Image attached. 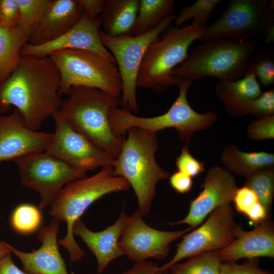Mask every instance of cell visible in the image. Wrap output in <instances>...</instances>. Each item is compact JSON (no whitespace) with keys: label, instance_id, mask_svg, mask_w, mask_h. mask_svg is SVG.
I'll list each match as a JSON object with an SVG mask.
<instances>
[{"label":"cell","instance_id":"6da1fadb","mask_svg":"<svg viewBox=\"0 0 274 274\" xmlns=\"http://www.w3.org/2000/svg\"><path fill=\"white\" fill-rule=\"evenodd\" d=\"M60 74L49 57L22 55L16 69L0 81V115L14 107L26 126L38 131L43 123L58 111Z\"/></svg>","mask_w":274,"mask_h":274},{"label":"cell","instance_id":"7a4b0ae2","mask_svg":"<svg viewBox=\"0 0 274 274\" xmlns=\"http://www.w3.org/2000/svg\"><path fill=\"white\" fill-rule=\"evenodd\" d=\"M121 99L100 90L73 87L58 109L68 124L109 155L116 158L125 136H117L109 121L111 110Z\"/></svg>","mask_w":274,"mask_h":274},{"label":"cell","instance_id":"3957f363","mask_svg":"<svg viewBox=\"0 0 274 274\" xmlns=\"http://www.w3.org/2000/svg\"><path fill=\"white\" fill-rule=\"evenodd\" d=\"M113 166L114 175L125 178L136 195L143 217L150 210L157 183L169 177L155 159L158 149L156 133L137 127L129 128Z\"/></svg>","mask_w":274,"mask_h":274},{"label":"cell","instance_id":"277c9868","mask_svg":"<svg viewBox=\"0 0 274 274\" xmlns=\"http://www.w3.org/2000/svg\"><path fill=\"white\" fill-rule=\"evenodd\" d=\"M258 44L256 39L236 41L217 39L193 49L187 59L172 73L175 85L188 83L206 76L221 81L241 79L247 71L252 54Z\"/></svg>","mask_w":274,"mask_h":274},{"label":"cell","instance_id":"5b68a950","mask_svg":"<svg viewBox=\"0 0 274 274\" xmlns=\"http://www.w3.org/2000/svg\"><path fill=\"white\" fill-rule=\"evenodd\" d=\"M130 187L125 178L114 175L113 166H107L101 167L93 176L66 185L50 205V215L66 224V234L58 244L67 251L72 262L79 261L85 255L74 236L73 228L75 222L97 199L110 193L127 191Z\"/></svg>","mask_w":274,"mask_h":274},{"label":"cell","instance_id":"8992f818","mask_svg":"<svg viewBox=\"0 0 274 274\" xmlns=\"http://www.w3.org/2000/svg\"><path fill=\"white\" fill-rule=\"evenodd\" d=\"M203 28L192 22L183 27H169L148 48L142 62L137 86L156 93L165 91L175 85L172 73L188 57L189 48L199 40Z\"/></svg>","mask_w":274,"mask_h":274},{"label":"cell","instance_id":"52a82bcc","mask_svg":"<svg viewBox=\"0 0 274 274\" xmlns=\"http://www.w3.org/2000/svg\"><path fill=\"white\" fill-rule=\"evenodd\" d=\"M190 85L182 84L178 86L179 94L177 98L168 110L161 115L142 117L122 107L112 109L109 118L114 133L117 136H123L132 127L154 133L173 128L177 131L180 140L188 143L195 131L208 128L217 120V115L213 111L200 114L191 107L187 98Z\"/></svg>","mask_w":274,"mask_h":274},{"label":"cell","instance_id":"ba28073f","mask_svg":"<svg viewBox=\"0 0 274 274\" xmlns=\"http://www.w3.org/2000/svg\"><path fill=\"white\" fill-rule=\"evenodd\" d=\"M60 74L59 94L67 95L73 87L95 88L119 98L122 82L116 64L88 50L66 49L49 56Z\"/></svg>","mask_w":274,"mask_h":274},{"label":"cell","instance_id":"9c48e42d","mask_svg":"<svg viewBox=\"0 0 274 274\" xmlns=\"http://www.w3.org/2000/svg\"><path fill=\"white\" fill-rule=\"evenodd\" d=\"M177 15L165 17L150 31L139 36L124 35L110 37L100 30L99 35L104 46L114 57L122 82L121 106L132 113H138L137 79L144 56L154 42L168 28Z\"/></svg>","mask_w":274,"mask_h":274},{"label":"cell","instance_id":"30bf717a","mask_svg":"<svg viewBox=\"0 0 274 274\" xmlns=\"http://www.w3.org/2000/svg\"><path fill=\"white\" fill-rule=\"evenodd\" d=\"M273 21V8L266 0H231L222 14L202 29L199 40L256 39L266 35Z\"/></svg>","mask_w":274,"mask_h":274},{"label":"cell","instance_id":"8fae6325","mask_svg":"<svg viewBox=\"0 0 274 274\" xmlns=\"http://www.w3.org/2000/svg\"><path fill=\"white\" fill-rule=\"evenodd\" d=\"M12 161L18 167L22 185L39 193L41 209L50 205L66 185L87 177L86 171L45 151L31 153Z\"/></svg>","mask_w":274,"mask_h":274},{"label":"cell","instance_id":"7c38bea8","mask_svg":"<svg viewBox=\"0 0 274 274\" xmlns=\"http://www.w3.org/2000/svg\"><path fill=\"white\" fill-rule=\"evenodd\" d=\"M236 226L231 203L217 208L209 214L200 226L182 236L183 239L177 244L176 253L172 259L158 267L157 270L167 271L183 259L224 248L234 240Z\"/></svg>","mask_w":274,"mask_h":274},{"label":"cell","instance_id":"4fadbf2b","mask_svg":"<svg viewBox=\"0 0 274 274\" xmlns=\"http://www.w3.org/2000/svg\"><path fill=\"white\" fill-rule=\"evenodd\" d=\"M51 117L55 130L46 153L86 172L114 165L115 158L75 130L58 111Z\"/></svg>","mask_w":274,"mask_h":274},{"label":"cell","instance_id":"5bb4252c","mask_svg":"<svg viewBox=\"0 0 274 274\" xmlns=\"http://www.w3.org/2000/svg\"><path fill=\"white\" fill-rule=\"evenodd\" d=\"M191 230L190 227L178 231L155 229L144 222L137 210L128 217L119 245L123 255L136 263L148 258L162 260L169 254L170 244Z\"/></svg>","mask_w":274,"mask_h":274},{"label":"cell","instance_id":"9a60e30c","mask_svg":"<svg viewBox=\"0 0 274 274\" xmlns=\"http://www.w3.org/2000/svg\"><path fill=\"white\" fill-rule=\"evenodd\" d=\"M101 25L100 16L91 19L84 13L74 26L55 40L38 45L26 43L22 48L21 55L45 58L60 50H85L98 54L116 64L114 57L101 41L99 35Z\"/></svg>","mask_w":274,"mask_h":274},{"label":"cell","instance_id":"2e32d148","mask_svg":"<svg viewBox=\"0 0 274 274\" xmlns=\"http://www.w3.org/2000/svg\"><path fill=\"white\" fill-rule=\"evenodd\" d=\"M201 191L190 203L189 212L183 219L172 225L187 224L192 229L217 208L232 202L238 188L233 175L227 169L215 165L207 172L201 185Z\"/></svg>","mask_w":274,"mask_h":274},{"label":"cell","instance_id":"e0dca14e","mask_svg":"<svg viewBox=\"0 0 274 274\" xmlns=\"http://www.w3.org/2000/svg\"><path fill=\"white\" fill-rule=\"evenodd\" d=\"M53 133L28 128L22 114L14 108L0 115V163L36 152L45 151Z\"/></svg>","mask_w":274,"mask_h":274},{"label":"cell","instance_id":"ac0fdd59","mask_svg":"<svg viewBox=\"0 0 274 274\" xmlns=\"http://www.w3.org/2000/svg\"><path fill=\"white\" fill-rule=\"evenodd\" d=\"M59 221L53 219L49 225L40 228L38 239L41 243L37 250L28 253L11 246L12 253L21 261L27 274H68L58 247Z\"/></svg>","mask_w":274,"mask_h":274},{"label":"cell","instance_id":"d6986e66","mask_svg":"<svg viewBox=\"0 0 274 274\" xmlns=\"http://www.w3.org/2000/svg\"><path fill=\"white\" fill-rule=\"evenodd\" d=\"M234 236L229 245L217 251L222 262H236L242 258H273L274 226L269 219L249 231L236 225Z\"/></svg>","mask_w":274,"mask_h":274},{"label":"cell","instance_id":"ffe728a7","mask_svg":"<svg viewBox=\"0 0 274 274\" xmlns=\"http://www.w3.org/2000/svg\"><path fill=\"white\" fill-rule=\"evenodd\" d=\"M129 216L122 210L118 219L102 231L90 230L79 219L74 225V235L79 236L94 255L97 271L100 273L110 263L123 255L119 241Z\"/></svg>","mask_w":274,"mask_h":274},{"label":"cell","instance_id":"44dd1931","mask_svg":"<svg viewBox=\"0 0 274 274\" xmlns=\"http://www.w3.org/2000/svg\"><path fill=\"white\" fill-rule=\"evenodd\" d=\"M83 14L78 0H52L46 14L29 36L28 43L38 45L55 40L74 26Z\"/></svg>","mask_w":274,"mask_h":274},{"label":"cell","instance_id":"7402d4cb","mask_svg":"<svg viewBox=\"0 0 274 274\" xmlns=\"http://www.w3.org/2000/svg\"><path fill=\"white\" fill-rule=\"evenodd\" d=\"M215 91L226 111L234 116L248 114L247 103L262 93L256 76L249 70L238 80L220 81L216 85Z\"/></svg>","mask_w":274,"mask_h":274},{"label":"cell","instance_id":"603a6c76","mask_svg":"<svg viewBox=\"0 0 274 274\" xmlns=\"http://www.w3.org/2000/svg\"><path fill=\"white\" fill-rule=\"evenodd\" d=\"M139 0H102L101 24L110 37L131 35L136 19Z\"/></svg>","mask_w":274,"mask_h":274},{"label":"cell","instance_id":"cb8c5ba5","mask_svg":"<svg viewBox=\"0 0 274 274\" xmlns=\"http://www.w3.org/2000/svg\"><path fill=\"white\" fill-rule=\"evenodd\" d=\"M221 161L230 173L247 177L259 170L273 167L274 154L264 151H242L229 144L223 149Z\"/></svg>","mask_w":274,"mask_h":274},{"label":"cell","instance_id":"d4e9b609","mask_svg":"<svg viewBox=\"0 0 274 274\" xmlns=\"http://www.w3.org/2000/svg\"><path fill=\"white\" fill-rule=\"evenodd\" d=\"M28 39L17 26L0 25V81L16 69L21 56L22 48Z\"/></svg>","mask_w":274,"mask_h":274},{"label":"cell","instance_id":"484cf974","mask_svg":"<svg viewBox=\"0 0 274 274\" xmlns=\"http://www.w3.org/2000/svg\"><path fill=\"white\" fill-rule=\"evenodd\" d=\"M174 8L173 0H139L131 35H141L153 30L165 17L173 14Z\"/></svg>","mask_w":274,"mask_h":274},{"label":"cell","instance_id":"4316f807","mask_svg":"<svg viewBox=\"0 0 274 274\" xmlns=\"http://www.w3.org/2000/svg\"><path fill=\"white\" fill-rule=\"evenodd\" d=\"M221 262L217 251L206 252L178 263L169 270L171 274H220Z\"/></svg>","mask_w":274,"mask_h":274},{"label":"cell","instance_id":"83f0119b","mask_svg":"<svg viewBox=\"0 0 274 274\" xmlns=\"http://www.w3.org/2000/svg\"><path fill=\"white\" fill-rule=\"evenodd\" d=\"M244 186L254 192L269 218L274 195L273 167L259 170L246 177Z\"/></svg>","mask_w":274,"mask_h":274},{"label":"cell","instance_id":"f1b7e54d","mask_svg":"<svg viewBox=\"0 0 274 274\" xmlns=\"http://www.w3.org/2000/svg\"><path fill=\"white\" fill-rule=\"evenodd\" d=\"M19 18L17 26L28 37L43 19L52 0H17Z\"/></svg>","mask_w":274,"mask_h":274},{"label":"cell","instance_id":"f546056e","mask_svg":"<svg viewBox=\"0 0 274 274\" xmlns=\"http://www.w3.org/2000/svg\"><path fill=\"white\" fill-rule=\"evenodd\" d=\"M220 2V0H198L190 6L183 7L177 15L175 20L176 26L180 27L184 23L193 19V22L204 28L213 11Z\"/></svg>","mask_w":274,"mask_h":274},{"label":"cell","instance_id":"4dcf8cb0","mask_svg":"<svg viewBox=\"0 0 274 274\" xmlns=\"http://www.w3.org/2000/svg\"><path fill=\"white\" fill-rule=\"evenodd\" d=\"M41 222L39 209L31 204H22L14 210L11 217L13 229L21 233H28L36 230Z\"/></svg>","mask_w":274,"mask_h":274},{"label":"cell","instance_id":"1f68e13d","mask_svg":"<svg viewBox=\"0 0 274 274\" xmlns=\"http://www.w3.org/2000/svg\"><path fill=\"white\" fill-rule=\"evenodd\" d=\"M247 70L252 72L264 86L274 83L273 59L268 54H263L250 60Z\"/></svg>","mask_w":274,"mask_h":274},{"label":"cell","instance_id":"d6a6232c","mask_svg":"<svg viewBox=\"0 0 274 274\" xmlns=\"http://www.w3.org/2000/svg\"><path fill=\"white\" fill-rule=\"evenodd\" d=\"M248 114L259 119L273 115L274 90L262 92L257 97L250 100L247 105Z\"/></svg>","mask_w":274,"mask_h":274},{"label":"cell","instance_id":"836d02e7","mask_svg":"<svg viewBox=\"0 0 274 274\" xmlns=\"http://www.w3.org/2000/svg\"><path fill=\"white\" fill-rule=\"evenodd\" d=\"M176 164L178 170L191 178L204 171V162L198 160L191 154L187 144L183 147L180 154L176 158Z\"/></svg>","mask_w":274,"mask_h":274},{"label":"cell","instance_id":"e575fe53","mask_svg":"<svg viewBox=\"0 0 274 274\" xmlns=\"http://www.w3.org/2000/svg\"><path fill=\"white\" fill-rule=\"evenodd\" d=\"M248 138L252 141H262L274 138V115L251 122L247 128Z\"/></svg>","mask_w":274,"mask_h":274},{"label":"cell","instance_id":"d590c367","mask_svg":"<svg viewBox=\"0 0 274 274\" xmlns=\"http://www.w3.org/2000/svg\"><path fill=\"white\" fill-rule=\"evenodd\" d=\"M220 274H272L259 267L255 259H249L242 263L236 262H222L220 266Z\"/></svg>","mask_w":274,"mask_h":274},{"label":"cell","instance_id":"8d00e7d4","mask_svg":"<svg viewBox=\"0 0 274 274\" xmlns=\"http://www.w3.org/2000/svg\"><path fill=\"white\" fill-rule=\"evenodd\" d=\"M232 201L236 211L246 214L259 201L254 192L247 186H243L236 190Z\"/></svg>","mask_w":274,"mask_h":274},{"label":"cell","instance_id":"74e56055","mask_svg":"<svg viewBox=\"0 0 274 274\" xmlns=\"http://www.w3.org/2000/svg\"><path fill=\"white\" fill-rule=\"evenodd\" d=\"M19 18L17 0H1L0 25L17 26Z\"/></svg>","mask_w":274,"mask_h":274},{"label":"cell","instance_id":"f35d334b","mask_svg":"<svg viewBox=\"0 0 274 274\" xmlns=\"http://www.w3.org/2000/svg\"><path fill=\"white\" fill-rule=\"evenodd\" d=\"M169 181L170 186L181 194L188 192L193 186L192 178L179 170L169 177Z\"/></svg>","mask_w":274,"mask_h":274},{"label":"cell","instance_id":"ab89813d","mask_svg":"<svg viewBox=\"0 0 274 274\" xmlns=\"http://www.w3.org/2000/svg\"><path fill=\"white\" fill-rule=\"evenodd\" d=\"M84 13L89 18L95 19L101 14L102 0H78Z\"/></svg>","mask_w":274,"mask_h":274},{"label":"cell","instance_id":"60d3db41","mask_svg":"<svg viewBox=\"0 0 274 274\" xmlns=\"http://www.w3.org/2000/svg\"><path fill=\"white\" fill-rule=\"evenodd\" d=\"M158 267L155 263L144 261L136 263L133 267L120 274H157Z\"/></svg>","mask_w":274,"mask_h":274},{"label":"cell","instance_id":"b9f144b4","mask_svg":"<svg viewBox=\"0 0 274 274\" xmlns=\"http://www.w3.org/2000/svg\"><path fill=\"white\" fill-rule=\"evenodd\" d=\"M245 216L255 226L269 219L265 209L259 201L257 202Z\"/></svg>","mask_w":274,"mask_h":274},{"label":"cell","instance_id":"7bdbcfd3","mask_svg":"<svg viewBox=\"0 0 274 274\" xmlns=\"http://www.w3.org/2000/svg\"><path fill=\"white\" fill-rule=\"evenodd\" d=\"M0 274H27L13 262L11 254H8L0 263Z\"/></svg>","mask_w":274,"mask_h":274},{"label":"cell","instance_id":"ee69618b","mask_svg":"<svg viewBox=\"0 0 274 274\" xmlns=\"http://www.w3.org/2000/svg\"><path fill=\"white\" fill-rule=\"evenodd\" d=\"M11 246L4 241H0V263L8 254H12Z\"/></svg>","mask_w":274,"mask_h":274},{"label":"cell","instance_id":"f6af8a7d","mask_svg":"<svg viewBox=\"0 0 274 274\" xmlns=\"http://www.w3.org/2000/svg\"><path fill=\"white\" fill-rule=\"evenodd\" d=\"M265 36L266 38L267 43H270L273 40V26L271 27L268 30Z\"/></svg>","mask_w":274,"mask_h":274},{"label":"cell","instance_id":"bcb514c9","mask_svg":"<svg viewBox=\"0 0 274 274\" xmlns=\"http://www.w3.org/2000/svg\"><path fill=\"white\" fill-rule=\"evenodd\" d=\"M164 272H162V271H158L157 274H164Z\"/></svg>","mask_w":274,"mask_h":274},{"label":"cell","instance_id":"7dc6e473","mask_svg":"<svg viewBox=\"0 0 274 274\" xmlns=\"http://www.w3.org/2000/svg\"><path fill=\"white\" fill-rule=\"evenodd\" d=\"M164 274H171V273H170V272H167V271H165V272H164Z\"/></svg>","mask_w":274,"mask_h":274},{"label":"cell","instance_id":"c3c4849f","mask_svg":"<svg viewBox=\"0 0 274 274\" xmlns=\"http://www.w3.org/2000/svg\"><path fill=\"white\" fill-rule=\"evenodd\" d=\"M0 3H1V0H0Z\"/></svg>","mask_w":274,"mask_h":274}]
</instances>
